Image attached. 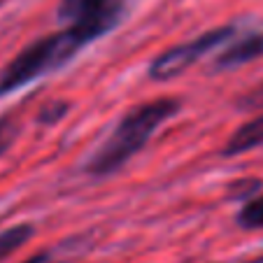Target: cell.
<instances>
[{
  "label": "cell",
  "instance_id": "cell-1",
  "mask_svg": "<svg viewBox=\"0 0 263 263\" xmlns=\"http://www.w3.org/2000/svg\"><path fill=\"white\" fill-rule=\"evenodd\" d=\"M177 98H156L128 109L124 119L115 126L109 138L98 147L93 156L86 161V173L93 177H107V175L121 170L140 149L152 140L159 126H163L170 117L179 112Z\"/></svg>",
  "mask_w": 263,
  "mask_h": 263
},
{
  "label": "cell",
  "instance_id": "cell-2",
  "mask_svg": "<svg viewBox=\"0 0 263 263\" xmlns=\"http://www.w3.org/2000/svg\"><path fill=\"white\" fill-rule=\"evenodd\" d=\"M89 42H93V37L77 26H65L59 33L37 37L0 70V96L12 93L37 77L59 70Z\"/></svg>",
  "mask_w": 263,
  "mask_h": 263
},
{
  "label": "cell",
  "instance_id": "cell-3",
  "mask_svg": "<svg viewBox=\"0 0 263 263\" xmlns=\"http://www.w3.org/2000/svg\"><path fill=\"white\" fill-rule=\"evenodd\" d=\"M233 35H235V26H219V28L208 30V33L198 35V37H194L189 42L170 47L168 51H163L154 63L149 65V77L156 82L175 80L184 70H189L194 63H198L208 51L223 45L226 40H231Z\"/></svg>",
  "mask_w": 263,
  "mask_h": 263
},
{
  "label": "cell",
  "instance_id": "cell-4",
  "mask_svg": "<svg viewBox=\"0 0 263 263\" xmlns=\"http://www.w3.org/2000/svg\"><path fill=\"white\" fill-rule=\"evenodd\" d=\"M128 3L130 0H61L56 14L63 24L77 26L98 40L121 24Z\"/></svg>",
  "mask_w": 263,
  "mask_h": 263
},
{
  "label": "cell",
  "instance_id": "cell-5",
  "mask_svg": "<svg viewBox=\"0 0 263 263\" xmlns=\"http://www.w3.org/2000/svg\"><path fill=\"white\" fill-rule=\"evenodd\" d=\"M263 56V30L256 33H247L245 37H238L235 42H231L221 54L214 61V70H233L240 65H247L252 61Z\"/></svg>",
  "mask_w": 263,
  "mask_h": 263
},
{
  "label": "cell",
  "instance_id": "cell-6",
  "mask_svg": "<svg viewBox=\"0 0 263 263\" xmlns=\"http://www.w3.org/2000/svg\"><path fill=\"white\" fill-rule=\"evenodd\" d=\"M263 147V115L249 119L247 124H242L233 135L229 138V142L223 144V156H238L245 152Z\"/></svg>",
  "mask_w": 263,
  "mask_h": 263
},
{
  "label": "cell",
  "instance_id": "cell-7",
  "mask_svg": "<svg viewBox=\"0 0 263 263\" xmlns=\"http://www.w3.org/2000/svg\"><path fill=\"white\" fill-rule=\"evenodd\" d=\"M33 235H35V229L30 223H16V226L0 231V261L7 258L10 254H14L19 247H24Z\"/></svg>",
  "mask_w": 263,
  "mask_h": 263
},
{
  "label": "cell",
  "instance_id": "cell-8",
  "mask_svg": "<svg viewBox=\"0 0 263 263\" xmlns=\"http://www.w3.org/2000/svg\"><path fill=\"white\" fill-rule=\"evenodd\" d=\"M235 221H238V226H242V229H247V231L263 229V194L249 198L247 203L242 205V210L238 212Z\"/></svg>",
  "mask_w": 263,
  "mask_h": 263
},
{
  "label": "cell",
  "instance_id": "cell-9",
  "mask_svg": "<svg viewBox=\"0 0 263 263\" xmlns=\"http://www.w3.org/2000/svg\"><path fill=\"white\" fill-rule=\"evenodd\" d=\"M19 121H16V115L10 112V115L0 117V156L5 154L7 149L14 144L16 135H19Z\"/></svg>",
  "mask_w": 263,
  "mask_h": 263
},
{
  "label": "cell",
  "instance_id": "cell-10",
  "mask_svg": "<svg viewBox=\"0 0 263 263\" xmlns=\"http://www.w3.org/2000/svg\"><path fill=\"white\" fill-rule=\"evenodd\" d=\"M68 107L70 105L65 100H49L47 105H42L37 109V124L42 126H54L59 119H63L68 115Z\"/></svg>",
  "mask_w": 263,
  "mask_h": 263
},
{
  "label": "cell",
  "instance_id": "cell-11",
  "mask_svg": "<svg viewBox=\"0 0 263 263\" xmlns=\"http://www.w3.org/2000/svg\"><path fill=\"white\" fill-rule=\"evenodd\" d=\"M263 186L261 179H240V182H233L229 189V198H235V200H249L254 198L258 189Z\"/></svg>",
  "mask_w": 263,
  "mask_h": 263
},
{
  "label": "cell",
  "instance_id": "cell-12",
  "mask_svg": "<svg viewBox=\"0 0 263 263\" xmlns=\"http://www.w3.org/2000/svg\"><path fill=\"white\" fill-rule=\"evenodd\" d=\"M235 105L240 109H263V86H256V89L242 93Z\"/></svg>",
  "mask_w": 263,
  "mask_h": 263
},
{
  "label": "cell",
  "instance_id": "cell-13",
  "mask_svg": "<svg viewBox=\"0 0 263 263\" xmlns=\"http://www.w3.org/2000/svg\"><path fill=\"white\" fill-rule=\"evenodd\" d=\"M26 263H54V252H42V254H35V256H30Z\"/></svg>",
  "mask_w": 263,
  "mask_h": 263
},
{
  "label": "cell",
  "instance_id": "cell-14",
  "mask_svg": "<svg viewBox=\"0 0 263 263\" xmlns=\"http://www.w3.org/2000/svg\"><path fill=\"white\" fill-rule=\"evenodd\" d=\"M242 263H263V256H256V258H249V261H242Z\"/></svg>",
  "mask_w": 263,
  "mask_h": 263
}]
</instances>
